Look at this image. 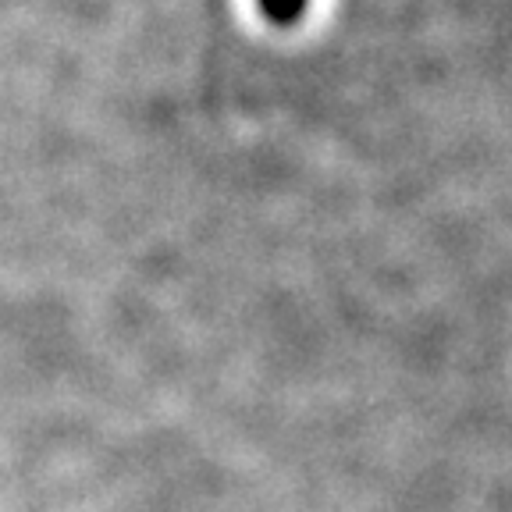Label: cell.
<instances>
[{"instance_id":"obj_1","label":"cell","mask_w":512,"mask_h":512,"mask_svg":"<svg viewBox=\"0 0 512 512\" xmlns=\"http://www.w3.org/2000/svg\"><path fill=\"white\" fill-rule=\"evenodd\" d=\"M256 4H260L267 22L274 25H296L310 8V0H256Z\"/></svg>"}]
</instances>
